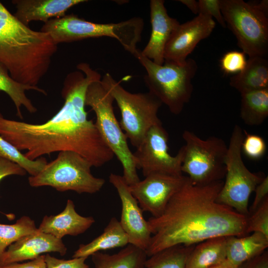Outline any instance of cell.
<instances>
[{
  "label": "cell",
  "instance_id": "cell-10",
  "mask_svg": "<svg viewBox=\"0 0 268 268\" xmlns=\"http://www.w3.org/2000/svg\"><path fill=\"white\" fill-rule=\"evenodd\" d=\"M182 137L185 141L182 173L187 174L189 180L197 185L222 181L228 148L225 141L216 136L201 139L189 130L184 131Z\"/></svg>",
  "mask_w": 268,
  "mask_h": 268
},
{
  "label": "cell",
  "instance_id": "cell-35",
  "mask_svg": "<svg viewBox=\"0 0 268 268\" xmlns=\"http://www.w3.org/2000/svg\"><path fill=\"white\" fill-rule=\"evenodd\" d=\"M26 172L17 164L0 156V182L10 175H25Z\"/></svg>",
  "mask_w": 268,
  "mask_h": 268
},
{
  "label": "cell",
  "instance_id": "cell-30",
  "mask_svg": "<svg viewBox=\"0 0 268 268\" xmlns=\"http://www.w3.org/2000/svg\"><path fill=\"white\" fill-rule=\"evenodd\" d=\"M259 232L268 237V197L247 217L246 233Z\"/></svg>",
  "mask_w": 268,
  "mask_h": 268
},
{
  "label": "cell",
  "instance_id": "cell-34",
  "mask_svg": "<svg viewBox=\"0 0 268 268\" xmlns=\"http://www.w3.org/2000/svg\"><path fill=\"white\" fill-rule=\"evenodd\" d=\"M198 2L199 14L214 18L222 27H226L221 11L220 0H200Z\"/></svg>",
  "mask_w": 268,
  "mask_h": 268
},
{
  "label": "cell",
  "instance_id": "cell-9",
  "mask_svg": "<svg viewBox=\"0 0 268 268\" xmlns=\"http://www.w3.org/2000/svg\"><path fill=\"white\" fill-rule=\"evenodd\" d=\"M92 167L80 154L63 151L55 159L47 163L38 174L30 176L28 183L32 187L50 186L60 192L94 194L102 188L105 181L92 174Z\"/></svg>",
  "mask_w": 268,
  "mask_h": 268
},
{
  "label": "cell",
  "instance_id": "cell-28",
  "mask_svg": "<svg viewBox=\"0 0 268 268\" xmlns=\"http://www.w3.org/2000/svg\"><path fill=\"white\" fill-rule=\"evenodd\" d=\"M38 230L34 221L27 216H22L12 224L0 223V257L10 245Z\"/></svg>",
  "mask_w": 268,
  "mask_h": 268
},
{
  "label": "cell",
  "instance_id": "cell-39",
  "mask_svg": "<svg viewBox=\"0 0 268 268\" xmlns=\"http://www.w3.org/2000/svg\"><path fill=\"white\" fill-rule=\"evenodd\" d=\"M186 5L193 13L199 14V2L196 0H179Z\"/></svg>",
  "mask_w": 268,
  "mask_h": 268
},
{
  "label": "cell",
  "instance_id": "cell-8",
  "mask_svg": "<svg viewBox=\"0 0 268 268\" xmlns=\"http://www.w3.org/2000/svg\"><path fill=\"white\" fill-rule=\"evenodd\" d=\"M101 80L119 108V123L128 140L138 147L149 129L162 123L158 116L162 102L149 92H129L109 73Z\"/></svg>",
  "mask_w": 268,
  "mask_h": 268
},
{
  "label": "cell",
  "instance_id": "cell-29",
  "mask_svg": "<svg viewBox=\"0 0 268 268\" xmlns=\"http://www.w3.org/2000/svg\"><path fill=\"white\" fill-rule=\"evenodd\" d=\"M0 156L17 164L32 176L38 174L48 163L46 159L42 157L35 160L28 158L16 147L0 136Z\"/></svg>",
  "mask_w": 268,
  "mask_h": 268
},
{
  "label": "cell",
  "instance_id": "cell-14",
  "mask_svg": "<svg viewBox=\"0 0 268 268\" xmlns=\"http://www.w3.org/2000/svg\"><path fill=\"white\" fill-rule=\"evenodd\" d=\"M109 180L116 189L121 201L119 221L128 237L129 244L146 251L149 245L152 234L147 221L143 217V211L122 176L111 173Z\"/></svg>",
  "mask_w": 268,
  "mask_h": 268
},
{
  "label": "cell",
  "instance_id": "cell-5",
  "mask_svg": "<svg viewBox=\"0 0 268 268\" xmlns=\"http://www.w3.org/2000/svg\"><path fill=\"white\" fill-rule=\"evenodd\" d=\"M143 26V20L139 17L118 23H97L72 14L50 19L40 31L48 33L57 45L91 38H112L132 54L141 40Z\"/></svg>",
  "mask_w": 268,
  "mask_h": 268
},
{
  "label": "cell",
  "instance_id": "cell-13",
  "mask_svg": "<svg viewBox=\"0 0 268 268\" xmlns=\"http://www.w3.org/2000/svg\"><path fill=\"white\" fill-rule=\"evenodd\" d=\"M186 178L183 175L152 174L129 187L142 210L150 212L152 217H157L163 213Z\"/></svg>",
  "mask_w": 268,
  "mask_h": 268
},
{
  "label": "cell",
  "instance_id": "cell-19",
  "mask_svg": "<svg viewBox=\"0 0 268 268\" xmlns=\"http://www.w3.org/2000/svg\"><path fill=\"white\" fill-rule=\"evenodd\" d=\"M94 222L93 217L79 214L73 201L68 200L62 212L55 215H45L38 229L62 239L65 235L77 236L83 233Z\"/></svg>",
  "mask_w": 268,
  "mask_h": 268
},
{
  "label": "cell",
  "instance_id": "cell-11",
  "mask_svg": "<svg viewBox=\"0 0 268 268\" xmlns=\"http://www.w3.org/2000/svg\"><path fill=\"white\" fill-rule=\"evenodd\" d=\"M244 135V130L239 125H235L225 158V180L217 201L247 216L250 197L265 177L251 172L243 161L241 145Z\"/></svg>",
  "mask_w": 268,
  "mask_h": 268
},
{
  "label": "cell",
  "instance_id": "cell-1",
  "mask_svg": "<svg viewBox=\"0 0 268 268\" xmlns=\"http://www.w3.org/2000/svg\"><path fill=\"white\" fill-rule=\"evenodd\" d=\"M78 70L66 77L61 95L63 107L50 119L31 124L4 118L0 112V136L24 155L35 160L45 154L63 151L76 152L91 164L102 166L114 157L85 109V94L100 74L86 63L77 66Z\"/></svg>",
  "mask_w": 268,
  "mask_h": 268
},
{
  "label": "cell",
  "instance_id": "cell-40",
  "mask_svg": "<svg viewBox=\"0 0 268 268\" xmlns=\"http://www.w3.org/2000/svg\"><path fill=\"white\" fill-rule=\"evenodd\" d=\"M209 268H238V267L233 265L227 260L223 262L222 263L213 266Z\"/></svg>",
  "mask_w": 268,
  "mask_h": 268
},
{
  "label": "cell",
  "instance_id": "cell-4",
  "mask_svg": "<svg viewBox=\"0 0 268 268\" xmlns=\"http://www.w3.org/2000/svg\"><path fill=\"white\" fill-rule=\"evenodd\" d=\"M145 68L144 81L148 92L166 105L174 115H179L192 97V80L198 69L196 62L187 59L183 64L164 62L154 63L136 49L132 54Z\"/></svg>",
  "mask_w": 268,
  "mask_h": 268
},
{
  "label": "cell",
  "instance_id": "cell-15",
  "mask_svg": "<svg viewBox=\"0 0 268 268\" xmlns=\"http://www.w3.org/2000/svg\"><path fill=\"white\" fill-rule=\"evenodd\" d=\"M215 25L212 18L201 14L180 24L165 47L164 62L184 64L197 44L211 34Z\"/></svg>",
  "mask_w": 268,
  "mask_h": 268
},
{
  "label": "cell",
  "instance_id": "cell-38",
  "mask_svg": "<svg viewBox=\"0 0 268 268\" xmlns=\"http://www.w3.org/2000/svg\"><path fill=\"white\" fill-rule=\"evenodd\" d=\"M238 268H268V253L267 250L262 254L246 261Z\"/></svg>",
  "mask_w": 268,
  "mask_h": 268
},
{
  "label": "cell",
  "instance_id": "cell-2",
  "mask_svg": "<svg viewBox=\"0 0 268 268\" xmlns=\"http://www.w3.org/2000/svg\"><path fill=\"white\" fill-rule=\"evenodd\" d=\"M223 182L197 185L187 178L163 213L147 221L152 236L147 257L177 245L191 246L218 237L243 236L247 217L217 201Z\"/></svg>",
  "mask_w": 268,
  "mask_h": 268
},
{
  "label": "cell",
  "instance_id": "cell-21",
  "mask_svg": "<svg viewBox=\"0 0 268 268\" xmlns=\"http://www.w3.org/2000/svg\"><path fill=\"white\" fill-rule=\"evenodd\" d=\"M229 83L241 94L268 88V61L266 57H249L245 68L231 77Z\"/></svg>",
  "mask_w": 268,
  "mask_h": 268
},
{
  "label": "cell",
  "instance_id": "cell-27",
  "mask_svg": "<svg viewBox=\"0 0 268 268\" xmlns=\"http://www.w3.org/2000/svg\"><path fill=\"white\" fill-rule=\"evenodd\" d=\"M194 246L177 245L148 257L145 268H185L188 256Z\"/></svg>",
  "mask_w": 268,
  "mask_h": 268
},
{
  "label": "cell",
  "instance_id": "cell-32",
  "mask_svg": "<svg viewBox=\"0 0 268 268\" xmlns=\"http://www.w3.org/2000/svg\"><path fill=\"white\" fill-rule=\"evenodd\" d=\"M247 63L246 54L244 52L232 51L223 55L220 60V66L224 73L236 75L245 68Z\"/></svg>",
  "mask_w": 268,
  "mask_h": 268
},
{
  "label": "cell",
  "instance_id": "cell-36",
  "mask_svg": "<svg viewBox=\"0 0 268 268\" xmlns=\"http://www.w3.org/2000/svg\"><path fill=\"white\" fill-rule=\"evenodd\" d=\"M254 192L255 196L249 214L256 209L263 201L268 197V177H265L263 180L257 186Z\"/></svg>",
  "mask_w": 268,
  "mask_h": 268
},
{
  "label": "cell",
  "instance_id": "cell-3",
  "mask_svg": "<svg viewBox=\"0 0 268 268\" xmlns=\"http://www.w3.org/2000/svg\"><path fill=\"white\" fill-rule=\"evenodd\" d=\"M57 50L48 33L23 24L0 1V64L14 80L38 86Z\"/></svg>",
  "mask_w": 268,
  "mask_h": 268
},
{
  "label": "cell",
  "instance_id": "cell-37",
  "mask_svg": "<svg viewBox=\"0 0 268 268\" xmlns=\"http://www.w3.org/2000/svg\"><path fill=\"white\" fill-rule=\"evenodd\" d=\"M45 254L24 263H13L0 266V268H47Z\"/></svg>",
  "mask_w": 268,
  "mask_h": 268
},
{
  "label": "cell",
  "instance_id": "cell-18",
  "mask_svg": "<svg viewBox=\"0 0 268 268\" xmlns=\"http://www.w3.org/2000/svg\"><path fill=\"white\" fill-rule=\"evenodd\" d=\"M85 0H13L16 11L14 16L25 25L32 21L44 23L50 19L66 15L70 7L84 2Z\"/></svg>",
  "mask_w": 268,
  "mask_h": 268
},
{
  "label": "cell",
  "instance_id": "cell-25",
  "mask_svg": "<svg viewBox=\"0 0 268 268\" xmlns=\"http://www.w3.org/2000/svg\"><path fill=\"white\" fill-rule=\"evenodd\" d=\"M240 117L249 126L262 124L268 116V88L241 94Z\"/></svg>",
  "mask_w": 268,
  "mask_h": 268
},
{
  "label": "cell",
  "instance_id": "cell-12",
  "mask_svg": "<svg viewBox=\"0 0 268 268\" xmlns=\"http://www.w3.org/2000/svg\"><path fill=\"white\" fill-rule=\"evenodd\" d=\"M168 134L162 124L152 127L139 146L133 153L137 169L144 177L152 174L173 176L183 175L181 166L184 158L183 147L175 156L169 151Z\"/></svg>",
  "mask_w": 268,
  "mask_h": 268
},
{
  "label": "cell",
  "instance_id": "cell-26",
  "mask_svg": "<svg viewBox=\"0 0 268 268\" xmlns=\"http://www.w3.org/2000/svg\"><path fill=\"white\" fill-rule=\"evenodd\" d=\"M31 90L47 95V92L43 89L23 84L14 80L10 76L7 69L0 64V90L5 92L10 98L16 107L17 116L21 119H23L21 107H24L31 114L37 111L25 94L26 91Z\"/></svg>",
  "mask_w": 268,
  "mask_h": 268
},
{
  "label": "cell",
  "instance_id": "cell-16",
  "mask_svg": "<svg viewBox=\"0 0 268 268\" xmlns=\"http://www.w3.org/2000/svg\"><path fill=\"white\" fill-rule=\"evenodd\" d=\"M67 252V248L62 239L38 230L10 245L0 256V266L32 260L51 252L64 256Z\"/></svg>",
  "mask_w": 268,
  "mask_h": 268
},
{
  "label": "cell",
  "instance_id": "cell-7",
  "mask_svg": "<svg viewBox=\"0 0 268 268\" xmlns=\"http://www.w3.org/2000/svg\"><path fill=\"white\" fill-rule=\"evenodd\" d=\"M226 26L235 36L238 46L249 57H266L268 53V1L258 3L243 0H220Z\"/></svg>",
  "mask_w": 268,
  "mask_h": 268
},
{
  "label": "cell",
  "instance_id": "cell-24",
  "mask_svg": "<svg viewBox=\"0 0 268 268\" xmlns=\"http://www.w3.org/2000/svg\"><path fill=\"white\" fill-rule=\"evenodd\" d=\"M147 258L145 251L131 244L113 254L98 252L91 255L93 268H145Z\"/></svg>",
  "mask_w": 268,
  "mask_h": 268
},
{
  "label": "cell",
  "instance_id": "cell-22",
  "mask_svg": "<svg viewBox=\"0 0 268 268\" xmlns=\"http://www.w3.org/2000/svg\"><path fill=\"white\" fill-rule=\"evenodd\" d=\"M128 244V237L122 228L120 221L115 217H113L103 233L90 242L80 244L74 252L72 258H88L98 252L123 247Z\"/></svg>",
  "mask_w": 268,
  "mask_h": 268
},
{
  "label": "cell",
  "instance_id": "cell-17",
  "mask_svg": "<svg viewBox=\"0 0 268 268\" xmlns=\"http://www.w3.org/2000/svg\"><path fill=\"white\" fill-rule=\"evenodd\" d=\"M150 16L151 33L141 54L154 63L162 65L164 63L165 47L180 23L170 17L163 0H151Z\"/></svg>",
  "mask_w": 268,
  "mask_h": 268
},
{
  "label": "cell",
  "instance_id": "cell-31",
  "mask_svg": "<svg viewBox=\"0 0 268 268\" xmlns=\"http://www.w3.org/2000/svg\"><path fill=\"white\" fill-rule=\"evenodd\" d=\"M241 151L249 158L259 160L266 153L267 145L264 138L259 135L248 133L244 130Z\"/></svg>",
  "mask_w": 268,
  "mask_h": 268
},
{
  "label": "cell",
  "instance_id": "cell-33",
  "mask_svg": "<svg viewBox=\"0 0 268 268\" xmlns=\"http://www.w3.org/2000/svg\"><path fill=\"white\" fill-rule=\"evenodd\" d=\"M47 268H89L86 264L87 258H72L69 260L58 259L49 253L45 254Z\"/></svg>",
  "mask_w": 268,
  "mask_h": 268
},
{
  "label": "cell",
  "instance_id": "cell-6",
  "mask_svg": "<svg viewBox=\"0 0 268 268\" xmlns=\"http://www.w3.org/2000/svg\"><path fill=\"white\" fill-rule=\"evenodd\" d=\"M101 79L93 81L87 87L85 104L94 112L97 130L105 143L121 163L122 177L130 186L140 181L133 152L129 147L128 139L115 116L113 106L114 99Z\"/></svg>",
  "mask_w": 268,
  "mask_h": 268
},
{
  "label": "cell",
  "instance_id": "cell-23",
  "mask_svg": "<svg viewBox=\"0 0 268 268\" xmlns=\"http://www.w3.org/2000/svg\"><path fill=\"white\" fill-rule=\"evenodd\" d=\"M226 260V237H215L194 246L185 268H209Z\"/></svg>",
  "mask_w": 268,
  "mask_h": 268
},
{
  "label": "cell",
  "instance_id": "cell-20",
  "mask_svg": "<svg viewBox=\"0 0 268 268\" xmlns=\"http://www.w3.org/2000/svg\"><path fill=\"white\" fill-rule=\"evenodd\" d=\"M268 247V237L259 232L243 236L226 237V259L238 267Z\"/></svg>",
  "mask_w": 268,
  "mask_h": 268
}]
</instances>
